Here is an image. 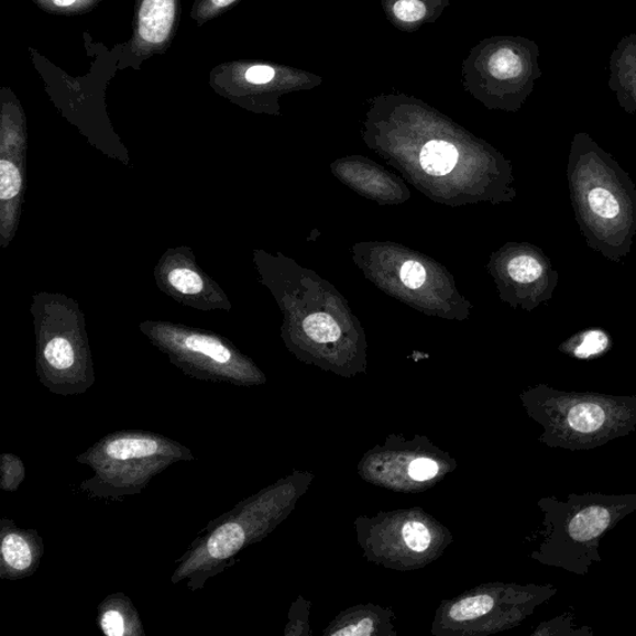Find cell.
Masks as SVG:
<instances>
[{
  "label": "cell",
  "mask_w": 636,
  "mask_h": 636,
  "mask_svg": "<svg viewBox=\"0 0 636 636\" xmlns=\"http://www.w3.org/2000/svg\"><path fill=\"white\" fill-rule=\"evenodd\" d=\"M246 80L250 84L263 85L272 81L275 77V70L273 67L265 65H256L250 67L245 74Z\"/></svg>",
  "instance_id": "obj_21"
},
{
  "label": "cell",
  "mask_w": 636,
  "mask_h": 636,
  "mask_svg": "<svg viewBox=\"0 0 636 636\" xmlns=\"http://www.w3.org/2000/svg\"><path fill=\"white\" fill-rule=\"evenodd\" d=\"M175 14V0H144L140 11V35L143 41L152 44L166 41Z\"/></svg>",
  "instance_id": "obj_5"
},
{
  "label": "cell",
  "mask_w": 636,
  "mask_h": 636,
  "mask_svg": "<svg viewBox=\"0 0 636 636\" xmlns=\"http://www.w3.org/2000/svg\"><path fill=\"white\" fill-rule=\"evenodd\" d=\"M495 604V600L489 594L470 596V599L462 600L452 605V608L449 612V616L452 621L456 622L478 619L480 616H484L493 612Z\"/></svg>",
  "instance_id": "obj_10"
},
{
  "label": "cell",
  "mask_w": 636,
  "mask_h": 636,
  "mask_svg": "<svg viewBox=\"0 0 636 636\" xmlns=\"http://www.w3.org/2000/svg\"><path fill=\"white\" fill-rule=\"evenodd\" d=\"M75 2V0H54V3L59 7H67Z\"/></svg>",
  "instance_id": "obj_24"
},
{
  "label": "cell",
  "mask_w": 636,
  "mask_h": 636,
  "mask_svg": "<svg viewBox=\"0 0 636 636\" xmlns=\"http://www.w3.org/2000/svg\"><path fill=\"white\" fill-rule=\"evenodd\" d=\"M101 629L108 636H123L127 634V622L122 613L109 610L102 615Z\"/></svg>",
  "instance_id": "obj_19"
},
{
  "label": "cell",
  "mask_w": 636,
  "mask_h": 636,
  "mask_svg": "<svg viewBox=\"0 0 636 636\" xmlns=\"http://www.w3.org/2000/svg\"><path fill=\"white\" fill-rule=\"evenodd\" d=\"M459 152L454 144L446 141H430L424 146L420 163L424 171L432 176H446L457 166Z\"/></svg>",
  "instance_id": "obj_7"
},
{
  "label": "cell",
  "mask_w": 636,
  "mask_h": 636,
  "mask_svg": "<svg viewBox=\"0 0 636 636\" xmlns=\"http://www.w3.org/2000/svg\"><path fill=\"white\" fill-rule=\"evenodd\" d=\"M526 407L544 428L538 441L553 449L593 450L636 430V395L538 385L526 395Z\"/></svg>",
  "instance_id": "obj_3"
},
{
  "label": "cell",
  "mask_w": 636,
  "mask_h": 636,
  "mask_svg": "<svg viewBox=\"0 0 636 636\" xmlns=\"http://www.w3.org/2000/svg\"><path fill=\"white\" fill-rule=\"evenodd\" d=\"M186 347L189 351L208 357L211 361L219 364H227L231 360V352L224 344L204 335H191L186 340Z\"/></svg>",
  "instance_id": "obj_12"
},
{
  "label": "cell",
  "mask_w": 636,
  "mask_h": 636,
  "mask_svg": "<svg viewBox=\"0 0 636 636\" xmlns=\"http://www.w3.org/2000/svg\"><path fill=\"white\" fill-rule=\"evenodd\" d=\"M613 346L612 337L602 329H590L575 333L564 341L558 351L574 360L592 361L610 352Z\"/></svg>",
  "instance_id": "obj_6"
},
{
  "label": "cell",
  "mask_w": 636,
  "mask_h": 636,
  "mask_svg": "<svg viewBox=\"0 0 636 636\" xmlns=\"http://www.w3.org/2000/svg\"><path fill=\"white\" fill-rule=\"evenodd\" d=\"M568 182L586 244L612 262H621L630 253L636 235V189L628 173L590 134L577 133Z\"/></svg>",
  "instance_id": "obj_1"
},
{
  "label": "cell",
  "mask_w": 636,
  "mask_h": 636,
  "mask_svg": "<svg viewBox=\"0 0 636 636\" xmlns=\"http://www.w3.org/2000/svg\"><path fill=\"white\" fill-rule=\"evenodd\" d=\"M404 542L414 552H424L430 546L431 535L426 525L419 522H409L403 527Z\"/></svg>",
  "instance_id": "obj_16"
},
{
  "label": "cell",
  "mask_w": 636,
  "mask_h": 636,
  "mask_svg": "<svg viewBox=\"0 0 636 636\" xmlns=\"http://www.w3.org/2000/svg\"><path fill=\"white\" fill-rule=\"evenodd\" d=\"M538 636H593L594 630L588 625H577L575 616L571 612H566L555 616L538 625L534 632Z\"/></svg>",
  "instance_id": "obj_9"
},
{
  "label": "cell",
  "mask_w": 636,
  "mask_h": 636,
  "mask_svg": "<svg viewBox=\"0 0 636 636\" xmlns=\"http://www.w3.org/2000/svg\"><path fill=\"white\" fill-rule=\"evenodd\" d=\"M169 284L177 292L186 295H196L204 290V281L189 268H175L168 275Z\"/></svg>",
  "instance_id": "obj_15"
},
{
  "label": "cell",
  "mask_w": 636,
  "mask_h": 636,
  "mask_svg": "<svg viewBox=\"0 0 636 636\" xmlns=\"http://www.w3.org/2000/svg\"><path fill=\"white\" fill-rule=\"evenodd\" d=\"M610 89L626 113H636V34L622 39L610 62Z\"/></svg>",
  "instance_id": "obj_4"
},
{
  "label": "cell",
  "mask_w": 636,
  "mask_h": 636,
  "mask_svg": "<svg viewBox=\"0 0 636 636\" xmlns=\"http://www.w3.org/2000/svg\"><path fill=\"white\" fill-rule=\"evenodd\" d=\"M393 13L402 22L416 23L427 13V8L420 0H398L393 7Z\"/></svg>",
  "instance_id": "obj_17"
},
{
  "label": "cell",
  "mask_w": 636,
  "mask_h": 636,
  "mask_svg": "<svg viewBox=\"0 0 636 636\" xmlns=\"http://www.w3.org/2000/svg\"><path fill=\"white\" fill-rule=\"evenodd\" d=\"M544 513L542 544L536 561L564 572L585 577L602 562L601 542L606 534L636 511V494H570L538 501Z\"/></svg>",
  "instance_id": "obj_2"
},
{
  "label": "cell",
  "mask_w": 636,
  "mask_h": 636,
  "mask_svg": "<svg viewBox=\"0 0 636 636\" xmlns=\"http://www.w3.org/2000/svg\"><path fill=\"white\" fill-rule=\"evenodd\" d=\"M211 2H213L219 8H223L235 2V0H211Z\"/></svg>",
  "instance_id": "obj_23"
},
{
  "label": "cell",
  "mask_w": 636,
  "mask_h": 636,
  "mask_svg": "<svg viewBox=\"0 0 636 636\" xmlns=\"http://www.w3.org/2000/svg\"><path fill=\"white\" fill-rule=\"evenodd\" d=\"M439 467L436 461L427 458L414 460L409 468V475L417 481L430 480L438 474Z\"/></svg>",
  "instance_id": "obj_20"
},
{
  "label": "cell",
  "mask_w": 636,
  "mask_h": 636,
  "mask_svg": "<svg viewBox=\"0 0 636 636\" xmlns=\"http://www.w3.org/2000/svg\"><path fill=\"white\" fill-rule=\"evenodd\" d=\"M2 557L4 563L17 572L26 571L33 563L31 546L18 534H9L3 538Z\"/></svg>",
  "instance_id": "obj_8"
},
{
  "label": "cell",
  "mask_w": 636,
  "mask_h": 636,
  "mask_svg": "<svg viewBox=\"0 0 636 636\" xmlns=\"http://www.w3.org/2000/svg\"><path fill=\"white\" fill-rule=\"evenodd\" d=\"M44 357L53 369L59 371L69 370L75 363L73 346L69 341L63 339V337H55V339L46 344Z\"/></svg>",
  "instance_id": "obj_13"
},
{
  "label": "cell",
  "mask_w": 636,
  "mask_h": 636,
  "mask_svg": "<svg viewBox=\"0 0 636 636\" xmlns=\"http://www.w3.org/2000/svg\"><path fill=\"white\" fill-rule=\"evenodd\" d=\"M304 330L318 343L336 342L341 337L340 326L327 314H314L304 321Z\"/></svg>",
  "instance_id": "obj_11"
},
{
  "label": "cell",
  "mask_w": 636,
  "mask_h": 636,
  "mask_svg": "<svg viewBox=\"0 0 636 636\" xmlns=\"http://www.w3.org/2000/svg\"><path fill=\"white\" fill-rule=\"evenodd\" d=\"M373 634V622L363 619L360 623L346 626L341 630L332 633L335 636H368Z\"/></svg>",
  "instance_id": "obj_22"
},
{
  "label": "cell",
  "mask_w": 636,
  "mask_h": 636,
  "mask_svg": "<svg viewBox=\"0 0 636 636\" xmlns=\"http://www.w3.org/2000/svg\"><path fill=\"white\" fill-rule=\"evenodd\" d=\"M22 189L21 171L12 161L3 158L0 161V199L12 200Z\"/></svg>",
  "instance_id": "obj_14"
},
{
  "label": "cell",
  "mask_w": 636,
  "mask_h": 636,
  "mask_svg": "<svg viewBox=\"0 0 636 636\" xmlns=\"http://www.w3.org/2000/svg\"><path fill=\"white\" fill-rule=\"evenodd\" d=\"M401 278L404 285L412 290H417L427 281L426 268L419 263L407 262L402 266Z\"/></svg>",
  "instance_id": "obj_18"
}]
</instances>
